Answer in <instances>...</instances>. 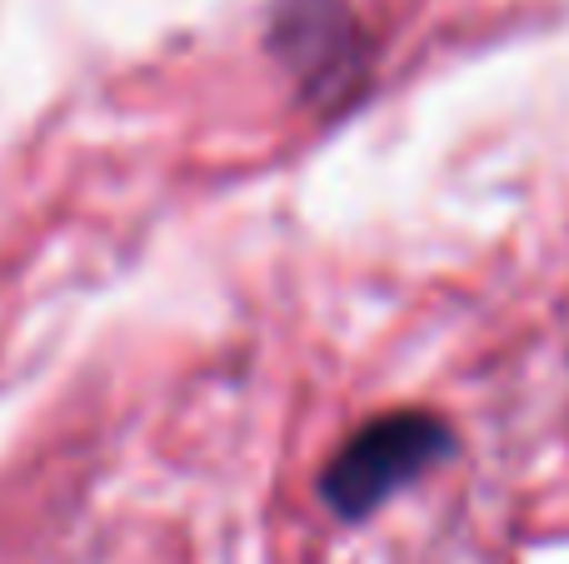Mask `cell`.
Instances as JSON below:
<instances>
[{"label":"cell","mask_w":569,"mask_h":564,"mask_svg":"<svg viewBox=\"0 0 569 564\" xmlns=\"http://www.w3.org/2000/svg\"><path fill=\"white\" fill-rule=\"evenodd\" d=\"M445 455H450L445 420L425 415V410H395V415L370 420L365 430H355L345 440V450L320 475V495L335 515L365 520L400 485H410L415 475L440 465Z\"/></svg>","instance_id":"6da1fadb"},{"label":"cell","mask_w":569,"mask_h":564,"mask_svg":"<svg viewBox=\"0 0 569 564\" xmlns=\"http://www.w3.org/2000/svg\"><path fill=\"white\" fill-rule=\"evenodd\" d=\"M276 50L310 90H340L355 60V20L345 0H284Z\"/></svg>","instance_id":"7a4b0ae2"}]
</instances>
